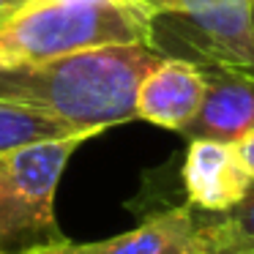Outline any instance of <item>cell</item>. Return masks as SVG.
<instances>
[{
    "mask_svg": "<svg viewBox=\"0 0 254 254\" xmlns=\"http://www.w3.org/2000/svg\"><path fill=\"white\" fill-rule=\"evenodd\" d=\"M205 99L202 66L181 58H161L137 90V118L153 126L183 131Z\"/></svg>",
    "mask_w": 254,
    "mask_h": 254,
    "instance_id": "obj_8",
    "label": "cell"
},
{
    "mask_svg": "<svg viewBox=\"0 0 254 254\" xmlns=\"http://www.w3.org/2000/svg\"><path fill=\"white\" fill-rule=\"evenodd\" d=\"M41 254H197V210L172 205L150 213L128 232L90 243H74L66 238L61 246Z\"/></svg>",
    "mask_w": 254,
    "mask_h": 254,
    "instance_id": "obj_7",
    "label": "cell"
},
{
    "mask_svg": "<svg viewBox=\"0 0 254 254\" xmlns=\"http://www.w3.org/2000/svg\"><path fill=\"white\" fill-rule=\"evenodd\" d=\"M22 3H28V0H0V22L11 17V14L17 11V8L22 6Z\"/></svg>",
    "mask_w": 254,
    "mask_h": 254,
    "instance_id": "obj_12",
    "label": "cell"
},
{
    "mask_svg": "<svg viewBox=\"0 0 254 254\" xmlns=\"http://www.w3.org/2000/svg\"><path fill=\"white\" fill-rule=\"evenodd\" d=\"M205 99L194 121L183 128L186 139L232 142L254 131V77L238 68L202 66Z\"/></svg>",
    "mask_w": 254,
    "mask_h": 254,
    "instance_id": "obj_6",
    "label": "cell"
},
{
    "mask_svg": "<svg viewBox=\"0 0 254 254\" xmlns=\"http://www.w3.org/2000/svg\"><path fill=\"white\" fill-rule=\"evenodd\" d=\"M252 33H254V0H252ZM246 74H252V77H254V61H252V66L246 68Z\"/></svg>",
    "mask_w": 254,
    "mask_h": 254,
    "instance_id": "obj_13",
    "label": "cell"
},
{
    "mask_svg": "<svg viewBox=\"0 0 254 254\" xmlns=\"http://www.w3.org/2000/svg\"><path fill=\"white\" fill-rule=\"evenodd\" d=\"M121 44L150 47V14L137 0H28L0 22V63Z\"/></svg>",
    "mask_w": 254,
    "mask_h": 254,
    "instance_id": "obj_2",
    "label": "cell"
},
{
    "mask_svg": "<svg viewBox=\"0 0 254 254\" xmlns=\"http://www.w3.org/2000/svg\"><path fill=\"white\" fill-rule=\"evenodd\" d=\"M197 254H254V186L224 213L197 210Z\"/></svg>",
    "mask_w": 254,
    "mask_h": 254,
    "instance_id": "obj_9",
    "label": "cell"
},
{
    "mask_svg": "<svg viewBox=\"0 0 254 254\" xmlns=\"http://www.w3.org/2000/svg\"><path fill=\"white\" fill-rule=\"evenodd\" d=\"M74 134H93V131L74 128L63 121H55V118L44 115V112L30 110V107L0 101V150L19 148V145L39 142V139L74 137Z\"/></svg>",
    "mask_w": 254,
    "mask_h": 254,
    "instance_id": "obj_10",
    "label": "cell"
},
{
    "mask_svg": "<svg viewBox=\"0 0 254 254\" xmlns=\"http://www.w3.org/2000/svg\"><path fill=\"white\" fill-rule=\"evenodd\" d=\"M150 14V47L197 66L246 71L254 61L252 0H137Z\"/></svg>",
    "mask_w": 254,
    "mask_h": 254,
    "instance_id": "obj_4",
    "label": "cell"
},
{
    "mask_svg": "<svg viewBox=\"0 0 254 254\" xmlns=\"http://www.w3.org/2000/svg\"><path fill=\"white\" fill-rule=\"evenodd\" d=\"M90 137L74 134L0 150V254H41L66 241L55 219V191L68 159Z\"/></svg>",
    "mask_w": 254,
    "mask_h": 254,
    "instance_id": "obj_3",
    "label": "cell"
},
{
    "mask_svg": "<svg viewBox=\"0 0 254 254\" xmlns=\"http://www.w3.org/2000/svg\"><path fill=\"white\" fill-rule=\"evenodd\" d=\"M181 178L186 205L202 213H224L235 208L254 186L235 145L216 139H189Z\"/></svg>",
    "mask_w": 254,
    "mask_h": 254,
    "instance_id": "obj_5",
    "label": "cell"
},
{
    "mask_svg": "<svg viewBox=\"0 0 254 254\" xmlns=\"http://www.w3.org/2000/svg\"><path fill=\"white\" fill-rule=\"evenodd\" d=\"M235 150H238V156H241L243 170H246L249 178L254 181V131H249L246 137L238 139V142H235Z\"/></svg>",
    "mask_w": 254,
    "mask_h": 254,
    "instance_id": "obj_11",
    "label": "cell"
},
{
    "mask_svg": "<svg viewBox=\"0 0 254 254\" xmlns=\"http://www.w3.org/2000/svg\"><path fill=\"white\" fill-rule=\"evenodd\" d=\"M161 58L148 44H121L50 61L0 63V101L101 134L137 118L139 82Z\"/></svg>",
    "mask_w": 254,
    "mask_h": 254,
    "instance_id": "obj_1",
    "label": "cell"
}]
</instances>
